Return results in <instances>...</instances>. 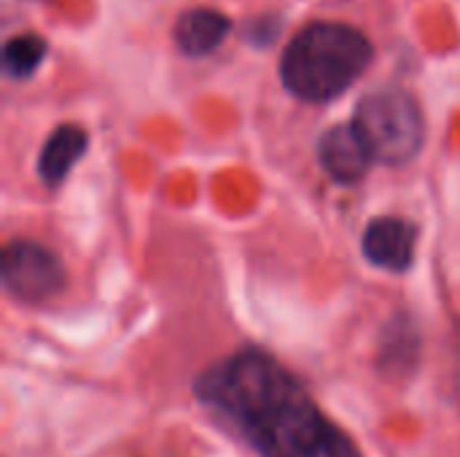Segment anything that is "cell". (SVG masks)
Masks as SVG:
<instances>
[{"mask_svg":"<svg viewBox=\"0 0 460 457\" xmlns=\"http://www.w3.org/2000/svg\"><path fill=\"white\" fill-rule=\"evenodd\" d=\"M194 393L259 457H364L302 382L261 350L210 366Z\"/></svg>","mask_w":460,"mask_h":457,"instance_id":"cell-1","label":"cell"},{"mask_svg":"<svg viewBox=\"0 0 460 457\" xmlns=\"http://www.w3.org/2000/svg\"><path fill=\"white\" fill-rule=\"evenodd\" d=\"M369 62L372 43L364 32L337 22H315L288 43L280 75L299 100L323 102L356 83Z\"/></svg>","mask_w":460,"mask_h":457,"instance_id":"cell-2","label":"cell"},{"mask_svg":"<svg viewBox=\"0 0 460 457\" xmlns=\"http://www.w3.org/2000/svg\"><path fill=\"white\" fill-rule=\"evenodd\" d=\"M358 132L369 143L375 159L388 164L410 162L423 145V113L402 89H377L358 102Z\"/></svg>","mask_w":460,"mask_h":457,"instance_id":"cell-3","label":"cell"},{"mask_svg":"<svg viewBox=\"0 0 460 457\" xmlns=\"http://www.w3.org/2000/svg\"><path fill=\"white\" fill-rule=\"evenodd\" d=\"M3 283L22 302H43L65 286V269L51 250L22 240L5 250Z\"/></svg>","mask_w":460,"mask_h":457,"instance_id":"cell-4","label":"cell"},{"mask_svg":"<svg viewBox=\"0 0 460 457\" xmlns=\"http://www.w3.org/2000/svg\"><path fill=\"white\" fill-rule=\"evenodd\" d=\"M318 154H321L323 170L340 183H358L369 172L372 159H375L369 143L364 140L356 124L332 127L321 137Z\"/></svg>","mask_w":460,"mask_h":457,"instance_id":"cell-5","label":"cell"},{"mask_svg":"<svg viewBox=\"0 0 460 457\" xmlns=\"http://www.w3.org/2000/svg\"><path fill=\"white\" fill-rule=\"evenodd\" d=\"M364 256L383 269L404 272L415 259V229L402 218H377L364 232Z\"/></svg>","mask_w":460,"mask_h":457,"instance_id":"cell-6","label":"cell"},{"mask_svg":"<svg viewBox=\"0 0 460 457\" xmlns=\"http://www.w3.org/2000/svg\"><path fill=\"white\" fill-rule=\"evenodd\" d=\"M226 32H229V19L213 8H194L183 13L175 24V40L191 57L216 51L226 38Z\"/></svg>","mask_w":460,"mask_h":457,"instance_id":"cell-7","label":"cell"},{"mask_svg":"<svg viewBox=\"0 0 460 457\" xmlns=\"http://www.w3.org/2000/svg\"><path fill=\"white\" fill-rule=\"evenodd\" d=\"M86 132L81 127H59L51 132V137L46 140L43 151H40V162H38V172L49 186H57L67 178V172L73 170V164L84 156L86 151Z\"/></svg>","mask_w":460,"mask_h":457,"instance_id":"cell-8","label":"cell"},{"mask_svg":"<svg viewBox=\"0 0 460 457\" xmlns=\"http://www.w3.org/2000/svg\"><path fill=\"white\" fill-rule=\"evenodd\" d=\"M46 57V40H40L38 35H19V38H11L5 43V51H3V62H5V70L16 78H24L30 75L40 59Z\"/></svg>","mask_w":460,"mask_h":457,"instance_id":"cell-9","label":"cell"}]
</instances>
